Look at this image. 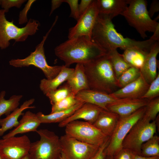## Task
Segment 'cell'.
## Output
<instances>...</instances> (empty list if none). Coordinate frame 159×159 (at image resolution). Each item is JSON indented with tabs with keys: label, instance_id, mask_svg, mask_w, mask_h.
Wrapping results in <instances>:
<instances>
[{
	"label": "cell",
	"instance_id": "obj_1",
	"mask_svg": "<svg viewBox=\"0 0 159 159\" xmlns=\"http://www.w3.org/2000/svg\"><path fill=\"white\" fill-rule=\"evenodd\" d=\"M91 40L108 52L117 48L125 50L133 47L149 51L157 42L150 38L140 41L124 37L116 31L112 20L99 14L93 29Z\"/></svg>",
	"mask_w": 159,
	"mask_h": 159
},
{
	"label": "cell",
	"instance_id": "obj_2",
	"mask_svg": "<svg viewBox=\"0 0 159 159\" xmlns=\"http://www.w3.org/2000/svg\"><path fill=\"white\" fill-rule=\"evenodd\" d=\"M55 55L68 67L76 63L87 64L102 57L108 52L91 39L82 36L68 39L54 49Z\"/></svg>",
	"mask_w": 159,
	"mask_h": 159
},
{
	"label": "cell",
	"instance_id": "obj_3",
	"mask_svg": "<svg viewBox=\"0 0 159 159\" xmlns=\"http://www.w3.org/2000/svg\"><path fill=\"white\" fill-rule=\"evenodd\" d=\"M83 64L90 89L109 94L116 90L118 87L117 79L108 54L94 61Z\"/></svg>",
	"mask_w": 159,
	"mask_h": 159
},
{
	"label": "cell",
	"instance_id": "obj_4",
	"mask_svg": "<svg viewBox=\"0 0 159 159\" xmlns=\"http://www.w3.org/2000/svg\"><path fill=\"white\" fill-rule=\"evenodd\" d=\"M128 6L121 15L130 25L134 28L145 39L147 32L153 33L159 23L149 16L147 9V2L145 0H127Z\"/></svg>",
	"mask_w": 159,
	"mask_h": 159
},
{
	"label": "cell",
	"instance_id": "obj_5",
	"mask_svg": "<svg viewBox=\"0 0 159 159\" xmlns=\"http://www.w3.org/2000/svg\"><path fill=\"white\" fill-rule=\"evenodd\" d=\"M58 19L57 17H56L50 29L46 35L43 36L40 43L36 46L34 52H31L29 55L24 59L11 60L9 62V64L15 67L34 66L42 70L47 79H52L56 77L61 71L62 65L51 66L48 64L45 55L44 45Z\"/></svg>",
	"mask_w": 159,
	"mask_h": 159
},
{
	"label": "cell",
	"instance_id": "obj_6",
	"mask_svg": "<svg viewBox=\"0 0 159 159\" xmlns=\"http://www.w3.org/2000/svg\"><path fill=\"white\" fill-rule=\"evenodd\" d=\"M5 12L3 9L0 16V49H5L10 44V41L15 42L25 41L29 36L35 34L39 30V22L30 19L26 26L19 28L14 24L13 20L10 21L6 19Z\"/></svg>",
	"mask_w": 159,
	"mask_h": 159
},
{
	"label": "cell",
	"instance_id": "obj_7",
	"mask_svg": "<svg viewBox=\"0 0 159 159\" xmlns=\"http://www.w3.org/2000/svg\"><path fill=\"white\" fill-rule=\"evenodd\" d=\"M40 140L32 143L28 155L30 159H57L62 152L60 138L47 129L37 130Z\"/></svg>",
	"mask_w": 159,
	"mask_h": 159
},
{
	"label": "cell",
	"instance_id": "obj_8",
	"mask_svg": "<svg viewBox=\"0 0 159 159\" xmlns=\"http://www.w3.org/2000/svg\"><path fill=\"white\" fill-rule=\"evenodd\" d=\"M157 129L155 120L150 122L143 116L134 125L125 138L122 148L140 155L142 144L155 135Z\"/></svg>",
	"mask_w": 159,
	"mask_h": 159
},
{
	"label": "cell",
	"instance_id": "obj_9",
	"mask_svg": "<svg viewBox=\"0 0 159 159\" xmlns=\"http://www.w3.org/2000/svg\"><path fill=\"white\" fill-rule=\"evenodd\" d=\"M65 127L66 135L81 141L99 147L110 138L93 124L86 121L74 120L69 123Z\"/></svg>",
	"mask_w": 159,
	"mask_h": 159
},
{
	"label": "cell",
	"instance_id": "obj_10",
	"mask_svg": "<svg viewBox=\"0 0 159 159\" xmlns=\"http://www.w3.org/2000/svg\"><path fill=\"white\" fill-rule=\"evenodd\" d=\"M145 110L146 106L128 116L120 117L105 149L106 155L112 156L123 148L124 139L134 125L143 116Z\"/></svg>",
	"mask_w": 159,
	"mask_h": 159
},
{
	"label": "cell",
	"instance_id": "obj_11",
	"mask_svg": "<svg viewBox=\"0 0 159 159\" xmlns=\"http://www.w3.org/2000/svg\"><path fill=\"white\" fill-rule=\"evenodd\" d=\"M62 152L67 159H90L100 147L78 140L65 134L60 138Z\"/></svg>",
	"mask_w": 159,
	"mask_h": 159
},
{
	"label": "cell",
	"instance_id": "obj_12",
	"mask_svg": "<svg viewBox=\"0 0 159 159\" xmlns=\"http://www.w3.org/2000/svg\"><path fill=\"white\" fill-rule=\"evenodd\" d=\"M31 142L26 135L0 139V152L7 159H22L28 155Z\"/></svg>",
	"mask_w": 159,
	"mask_h": 159
},
{
	"label": "cell",
	"instance_id": "obj_13",
	"mask_svg": "<svg viewBox=\"0 0 159 159\" xmlns=\"http://www.w3.org/2000/svg\"><path fill=\"white\" fill-rule=\"evenodd\" d=\"M99 15L96 0L80 15L75 25L69 30L68 39L85 36L91 39L92 32Z\"/></svg>",
	"mask_w": 159,
	"mask_h": 159
},
{
	"label": "cell",
	"instance_id": "obj_14",
	"mask_svg": "<svg viewBox=\"0 0 159 159\" xmlns=\"http://www.w3.org/2000/svg\"><path fill=\"white\" fill-rule=\"evenodd\" d=\"M150 100L144 98H122L108 105L110 111L118 115L120 117L128 116L140 108L145 106Z\"/></svg>",
	"mask_w": 159,
	"mask_h": 159
},
{
	"label": "cell",
	"instance_id": "obj_15",
	"mask_svg": "<svg viewBox=\"0 0 159 159\" xmlns=\"http://www.w3.org/2000/svg\"><path fill=\"white\" fill-rule=\"evenodd\" d=\"M75 96L82 101L96 105L107 111H108L107 108L108 105L120 99L114 97L104 92L90 89L81 91Z\"/></svg>",
	"mask_w": 159,
	"mask_h": 159
},
{
	"label": "cell",
	"instance_id": "obj_16",
	"mask_svg": "<svg viewBox=\"0 0 159 159\" xmlns=\"http://www.w3.org/2000/svg\"><path fill=\"white\" fill-rule=\"evenodd\" d=\"M149 86L141 74L135 80L110 95L117 99L141 98Z\"/></svg>",
	"mask_w": 159,
	"mask_h": 159
},
{
	"label": "cell",
	"instance_id": "obj_17",
	"mask_svg": "<svg viewBox=\"0 0 159 159\" xmlns=\"http://www.w3.org/2000/svg\"><path fill=\"white\" fill-rule=\"evenodd\" d=\"M103 110L96 105L85 103L71 116L59 123L58 126L61 127H64L69 123L80 119L93 124Z\"/></svg>",
	"mask_w": 159,
	"mask_h": 159
},
{
	"label": "cell",
	"instance_id": "obj_18",
	"mask_svg": "<svg viewBox=\"0 0 159 159\" xmlns=\"http://www.w3.org/2000/svg\"><path fill=\"white\" fill-rule=\"evenodd\" d=\"M99 14L111 20L119 15H122L128 6L127 0H97Z\"/></svg>",
	"mask_w": 159,
	"mask_h": 159
},
{
	"label": "cell",
	"instance_id": "obj_19",
	"mask_svg": "<svg viewBox=\"0 0 159 159\" xmlns=\"http://www.w3.org/2000/svg\"><path fill=\"white\" fill-rule=\"evenodd\" d=\"M41 123L36 114L30 111H26L22 115L19 124L15 128L7 134L3 136L5 139L30 132H36Z\"/></svg>",
	"mask_w": 159,
	"mask_h": 159
},
{
	"label": "cell",
	"instance_id": "obj_20",
	"mask_svg": "<svg viewBox=\"0 0 159 159\" xmlns=\"http://www.w3.org/2000/svg\"><path fill=\"white\" fill-rule=\"evenodd\" d=\"M159 52V42H156L150 49L143 65L140 69L141 75L149 85L158 75L156 57Z\"/></svg>",
	"mask_w": 159,
	"mask_h": 159
},
{
	"label": "cell",
	"instance_id": "obj_21",
	"mask_svg": "<svg viewBox=\"0 0 159 159\" xmlns=\"http://www.w3.org/2000/svg\"><path fill=\"white\" fill-rule=\"evenodd\" d=\"M120 118L119 116L113 112L103 110L93 125L106 136L112 135Z\"/></svg>",
	"mask_w": 159,
	"mask_h": 159
},
{
	"label": "cell",
	"instance_id": "obj_22",
	"mask_svg": "<svg viewBox=\"0 0 159 159\" xmlns=\"http://www.w3.org/2000/svg\"><path fill=\"white\" fill-rule=\"evenodd\" d=\"M35 101L34 98H31L24 102L19 107H17L9 114L4 118L0 119V136L3 135L7 131L13 127H16L19 124L18 121L19 117L23 115V112L27 109H32L34 106H30Z\"/></svg>",
	"mask_w": 159,
	"mask_h": 159
},
{
	"label": "cell",
	"instance_id": "obj_23",
	"mask_svg": "<svg viewBox=\"0 0 159 159\" xmlns=\"http://www.w3.org/2000/svg\"><path fill=\"white\" fill-rule=\"evenodd\" d=\"M66 83L75 95L81 91L90 89L83 64H77Z\"/></svg>",
	"mask_w": 159,
	"mask_h": 159
},
{
	"label": "cell",
	"instance_id": "obj_24",
	"mask_svg": "<svg viewBox=\"0 0 159 159\" xmlns=\"http://www.w3.org/2000/svg\"><path fill=\"white\" fill-rule=\"evenodd\" d=\"M74 69L62 65V68L59 73L52 79H43L40 81L39 87L44 95L54 90L65 81H66L73 72Z\"/></svg>",
	"mask_w": 159,
	"mask_h": 159
},
{
	"label": "cell",
	"instance_id": "obj_25",
	"mask_svg": "<svg viewBox=\"0 0 159 159\" xmlns=\"http://www.w3.org/2000/svg\"><path fill=\"white\" fill-rule=\"evenodd\" d=\"M84 103L81 102L69 109L48 115H44L41 112L36 115L41 123H59L71 116Z\"/></svg>",
	"mask_w": 159,
	"mask_h": 159
},
{
	"label": "cell",
	"instance_id": "obj_26",
	"mask_svg": "<svg viewBox=\"0 0 159 159\" xmlns=\"http://www.w3.org/2000/svg\"><path fill=\"white\" fill-rule=\"evenodd\" d=\"M149 51L138 47H131L124 50L122 55L125 60L130 66L140 69Z\"/></svg>",
	"mask_w": 159,
	"mask_h": 159
},
{
	"label": "cell",
	"instance_id": "obj_27",
	"mask_svg": "<svg viewBox=\"0 0 159 159\" xmlns=\"http://www.w3.org/2000/svg\"><path fill=\"white\" fill-rule=\"evenodd\" d=\"M108 56L117 79L130 66L125 60L122 54L117 49L108 52Z\"/></svg>",
	"mask_w": 159,
	"mask_h": 159
},
{
	"label": "cell",
	"instance_id": "obj_28",
	"mask_svg": "<svg viewBox=\"0 0 159 159\" xmlns=\"http://www.w3.org/2000/svg\"><path fill=\"white\" fill-rule=\"evenodd\" d=\"M6 92L4 90L0 93V117L4 114L8 115L18 107L23 97L21 95H14L9 99L6 100L4 98Z\"/></svg>",
	"mask_w": 159,
	"mask_h": 159
},
{
	"label": "cell",
	"instance_id": "obj_29",
	"mask_svg": "<svg viewBox=\"0 0 159 159\" xmlns=\"http://www.w3.org/2000/svg\"><path fill=\"white\" fill-rule=\"evenodd\" d=\"M140 155L147 157L159 156V137L158 135H154L142 144Z\"/></svg>",
	"mask_w": 159,
	"mask_h": 159
},
{
	"label": "cell",
	"instance_id": "obj_30",
	"mask_svg": "<svg viewBox=\"0 0 159 159\" xmlns=\"http://www.w3.org/2000/svg\"><path fill=\"white\" fill-rule=\"evenodd\" d=\"M141 75L140 69L131 67L125 71L117 80L118 87L122 88L138 79Z\"/></svg>",
	"mask_w": 159,
	"mask_h": 159
},
{
	"label": "cell",
	"instance_id": "obj_31",
	"mask_svg": "<svg viewBox=\"0 0 159 159\" xmlns=\"http://www.w3.org/2000/svg\"><path fill=\"white\" fill-rule=\"evenodd\" d=\"M72 93H73L71 89L66 82L57 89L48 92L46 95L48 98L50 103L52 105Z\"/></svg>",
	"mask_w": 159,
	"mask_h": 159
},
{
	"label": "cell",
	"instance_id": "obj_32",
	"mask_svg": "<svg viewBox=\"0 0 159 159\" xmlns=\"http://www.w3.org/2000/svg\"><path fill=\"white\" fill-rule=\"evenodd\" d=\"M75 95L72 93L67 97L52 105L50 113L67 110L82 102L77 99Z\"/></svg>",
	"mask_w": 159,
	"mask_h": 159
},
{
	"label": "cell",
	"instance_id": "obj_33",
	"mask_svg": "<svg viewBox=\"0 0 159 159\" xmlns=\"http://www.w3.org/2000/svg\"><path fill=\"white\" fill-rule=\"evenodd\" d=\"M159 112V97L149 101L146 106V110L143 116L150 121L155 120Z\"/></svg>",
	"mask_w": 159,
	"mask_h": 159
},
{
	"label": "cell",
	"instance_id": "obj_34",
	"mask_svg": "<svg viewBox=\"0 0 159 159\" xmlns=\"http://www.w3.org/2000/svg\"><path fill=\"white\" fill-rule=\"evenodd\" d=\"M159 96V74L151 82L146 92L142 98L151 100Z\"/></svg>",
	"mask_w": 159,
	"mask_h": 159
},
{
	"label": "cell",
	"instance_id": "obj_35",
	"mask_svg": "<svg viewBox=\"0 0 159 159\" xmlns=\"http://www.w3.org/2000/svg\"><path fill=\"white\" fill-rule=\"evenodd\" d=\"M26 1V0H0V6L6 13L12 7L20 8Z\"/></svg>",
	"mask_w": 159,
	"mask_h": 159
},
{
	"label": "cell",
	"instance_id": "obj_36",
	"mask_svg": "<svg viewBox=\"0 0 159 159\" xmlns=\"http://www.w3.org/2000/svg\"><path fill=\"white\" fill-rule=\"evenodd\" d=\"M36 1L35 0H28L25 4L24 8L20 12L18 20L19 23V24H24L28 22V20L27 17V13L32 4Z\"/></svg>",
	"mask_w": 159,
	"mask_h": 159
},
{
	"label": "cell",
	"instance_id": "obj_37",
	"mask_svg": "<svg viewBox=\"0 0 159 159\" xmlns=\"http://www.w3.org/2000/svg\"><path fill=\"white\" fill-rule=\"evenodd\" d=\"M63 1L67 3L69 5L71 10L70 16L77 21L80 17L78 11V0H63Z\"/></svg>",
	"mask_w": 159,
	"mask_h": 159
},
{
	"label": "cell",
	"instance_id": "obj_38",
	"mask_svg": "<svg viewBox=\"0 0 159 159\" xmlns=\"http://www.w3.org/2000/svg\"><path fill=\"white\" fill-rule=\"evenodd\" d=\"M136 154L128 149L122 148L112 157V159H134Z\"/></svg>",
	"mask_w": 159,
	"mask_h": 159
},
{
	"label": "cell",
	"instance_id": "obj_39",
	"mask_svg": "<svg viewBox=\"0 0 159 159\" xmlns=\"http://www.w3.org/2000/svg\"><path fill=\"white\" fill-rule=\"evenodd\" d=\"M110 138L100 146L96 153L90 159H104L106 155L105 149L108 145Z\"/></svg>",
	"mask_w": 159,
	"mask_h": 159
},
{
	"label": "cell",
	"instance_id": "obj_40",
	"mask_svg": "<svg viewBox=\"0 0 159 159\" xmlns=\"http://www.w3.org/2000/svg\"><path fill=\"white\" fill-rule=\"evenodd\" d=\"M92 1L93 0H81L80 3L78 5V11L80 16L85 11Z\"/></svg>",
	"mask_w": 159,
	"mask_h": 159
},
{
	"label": "cell",
	"instance_id": "obj_41",
	"mask_svg": "<svg viewBox=\"0 0 159 159\" xmlns=\"http://www.w3.org/2000/svg\"><path fill=\"white\" fill-rule=\"evenodd\" d=\"M159 11V1L158 0H153L151 3L148 11L149 15L151 18L154 14Z\"/></svg>",
	"mask_w": 159,
	"mask_h": 159
},
{
	"label": "cell",
	"instance_id": "obj_42",
	"mask_svg": "<svg viewBox=\"0 0 159 159\" xmlns=\"http://www.w3.org/2000/svg\"><path fill=\"white\" fill-rule=\"evenodd\" d=\"M63 2V0H52L51 1V9L49 16L56 9L59 8Z\"/></svg>",
	"mask_w": 159,
	"mask_h": 159
},
{
	"label": "cell",
	"instance_id": "obj_43",
	"mask_svg": "<svg viewBox=\"0 0 159 159\" xmlns=\"http://www.w3.org/2000/svg\"><path fill=\"white\" fill-rule=\"evenodd\" d=\"M150 38L156 41L159 42V25L157 26L155 31L153 32V34Z\"/></svg>",
	"mask_w": 159,
	"mask_h": 159
},
{
	"label": "cell",
	"instance_id": "obj_44",
	"mask_svg": "<svg viewBox=\"0 0 159 159\" xmlns=\"http://www.w3.org/2000/svg\"><path fill=\"white\" fill-rule=\"evenodd\" d=\"M134 159H159V156L147 157L136 154Z\"/></svg>",
	"mask_w": 159,
	"mask_h": 159
},
{
	"label": "cell",
	"instance_id": "obj_45",
	"mask_svg": "<svg viewBox=\"0 0 159 159\" xmlns=\"http://www.w3.org/2000/svg\"><path fill=\"white\" fill-rule=\"evenodd\" d=\"M60 158L61 159H67L65 155L62 153H61L60 156Z\"/></svg>",
	"mask_w": 159,
	"mask_h": 159
},
{
	"label": "cell",
	"instance_id": "obj_46",
	"mask_svg": "<svg viewBox=\"0 0 159 159\" xmlns=\"http://www.w3.org/2000/svg\"><path fill=\"white\" fill-rule=\"evenodd\" d=\"M104 159H112V156L106 155Z\"/></svg>",
	"mask_w": 159,
	"mask_h": 159
},
{
	"label": "cell",
	"instance_id": "obj_47",
	"mask_svg": "<svg viewBox=\"0 0 159 159\" xmlns=\"http://www.w3.org/2000/svg\"><path fill=\"white\" fill-rule=\"evenodd\" d=\"M5 158L0 152V159H4Z\"/></svg>",
	"mask_w": 159,
	"mask_h": 159
},
{
	"label": "cell",
	"instance_id": "obj_48",
	"mask_svg": "<svg viewBox=\"0 0 159 159\" xmlns=\"http://www.w3.org/2000/svg\"><path fill=\"white\" fill-rule=\"evenodd\" d=\"M22 159H30L28 154L25 156Z\"/></svg>",
	"mask_w": 159,
	"mask_h": 159
},
{
	"label": "cell",
	"instance_id": "obj_49",
	"mask_svg": "<svg viewBox=\"0 0 159 159\" xmlns=\"http://www.w3.org/2000/svg\"><path fill=\"white\" fill-rule=\"evenodd\" d=\"M3 10V9H1L0 10V16L1 15V13H2V12Z\"/></svg>",
	"mask_w": 159,
	"mask_h": 159
},
{
	"label": "cell",
	"instance_id": "obj_50",
	"mask_svg": "<svg viewBox=\"0 0 159 159\" xmlns=\"http://www.w3.org/2000/svg\"><path fill=\"white\" fill-rule=\"evenodd\" d=\"M57 159H61L60 158V156L59 157V158H58Z\"/></svg>",
	"mask_w": 159,
	"mask_h": 159
},
{
	"label": "cell",
	"instance_id": "obj_51",
	"mask_svg": "<svg viewBox=\"0 0 159 159\" xmlns=\"http://www.w3.org/2000/svg\"><path fill=\"white\" fill-rule=\"evenodd\" d=\"M4 159H7L5 158Z\"/></svg>",
	"mask_w": 159,
	"mask_h": 159
}]
</instances>
